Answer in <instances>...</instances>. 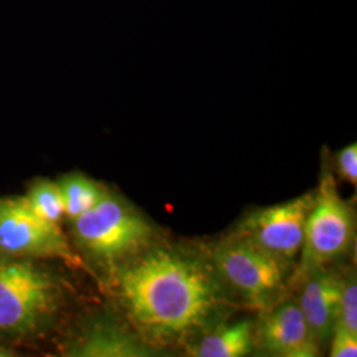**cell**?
<instances>
[{
    "instance_id": "obj_9",
    "label": "cell",
    "mask_w": 357,
    "mask_h": 357,
    "mask_svg": "<svg viewBox=\"0 0 357 357\" xmlns=\"http://www.w3.org/2000/svg\"><path fill=\"white\" fill-rule=\"evenodd\" d=\"M298 306L317 342L326 343L331 339L336 323L343 282L331 273L311 270Z\"/></svg>"
},
{
    "instance_id": "obj_12",
    "label": "cell",
    "mask_w": 357,
    "mask_h": 357,
    "mask_svg": "<svg viewBox=\"0 0 357 357\" xmlns=\"http://www.w3.org/2000/svg\"><path fill=\"white\" fill-rule=\"evenodd\" d=\"M64 202V215L75 221L101 202L107 193L93 180L82 175H69L57 183Z\"/></svg>"
},
{
    "instance_id": "obj_5",
    "label": "cell",
    "mask_w": 357,
    "mask_h": 357,
    "mask_svg": "<svg viewBox=\"0 0 357 357\" xmlns=\"http://www.w3.org/2000/svg\"><path fill=\"white\" fill-rule=\"evenodd\" d=\"M218 274L252 306L266 307L284 287L287 261L237 238L218 248L215 255Z\"/></svg>"
},
{
    "instance_id": "obj_11",
    "label": "cell",
    "mask_w": 357,
    "mask_h": 357,
    "mask_svg": "<svg viewBox=\"0 0 357 357\" xmlns=\"http://www.w3.org/2000/svg\"><path fill=\"white\" fill-rule=\"evenodd\" d=\"M252 351V324L240 321L206 335L192 351L199 357H243Z\"/></svg>"
},
{
    "instance_id": "obj_8",
    "label": "cell",
    "mask_w": 357,
    "mask_h": 357,
    "mask_svg": "<svg viewBox=\"0 0 357 357\" xmlns=\"http://www.w3.org/2000/svg\"><path fill=\"white\" fill-rule=\"evenodd\" d=\"M261 339L273 355L283 357H314L318 342L295 302H286L270 311L261 324Z\"/></svg>"
},
{
    "instance_id": "obj_14",
    "label": "cell",
    "mask_w": 357,
    "mask_h": 357,
    "mask_svg": "<svg viewBox=\"0 0 357 357\" xmlns=\"http://www.w3.org/2000/svg\"><path fill=\"white\" fill-rule=\"evenodd\" d=\"M335 326L357 335V284L355 277L343 282Z\"/></svg>"
},
{
    "instance_id": "obj_6",
    "label": "cell",
    "mask_w": 357,
    "mask_h": 357,
    "mask_svg": "<svg viewBox=\"0 0 357 357\" xmlns=\"http://www.w3.org/2000/svg\"><path fill=\"white\" fill-rule=\"evenodd\" d=\"M0 250L6 255L77 262L60 227L40 218L24 197L0 199Z\"/></svg>"
},
{
    "instance_id": "obj_3",
    "label": "cell",
    "mask_w": 357,
    "mask_h": 357,
    "mask_svg": "<svg viewBox=\"0 0 357 357\" xmlns=\"http://www.w3.org/2000/svg\"><path fill=\"white\" fill-rule=\"evenodd\" d=\"M73 222L77 241L107 261L139 250L153 236L150 224L138 212L109 193Z\"/></svg>"
},
{
    "instance_id": "obj_7",
    "label": "cell",
    "mask_w": 357,
    "mask_h": 357,
    "mask_svg": "<svg viewBox=\"0 0 357 357\" xmlns=\"http://www.w3.org/2000/svg\"><path fill=\"white\" fill-rule=\"evenodd\" d=\"M314 200L315 193L308 192L255 212L245 220L238 238L289 262L302 249L307 216Z\"/></svg>"
},
{
    "instance_id": "obj_16",
    "label": "cell",
    "mask_w": 357,
    "mask_h": 357,
    "mask_svg": "<svg viewBox=\"0 0 357 357\" xmlns=\"http://www.w3.org/2000/svg\"><path fill=\"white\" fill-rule=\"evenodd\" d=\"M337 171L348 183H357V144L352 143L337 155Z\"/></svg>"
},
{
    "instance_id": "obj_1",
    "label": "cell",
    "mask_w": 357,
    "mask_h": 357,
    "mask_svg": "<svg viewBox=\"0 0 357 357\" xmlns=\"http://www.w3.org/2000/svg\"><path fill=\"white\" fill-rule=\"evenodd\" d=\"M131 318L150 336L175 339L204 327L221 305L212 274L193 258L155 250L119 274Z\"/></svg>"
},
{
    "instance_id": "obj_2",
    "label": "cell",
    "mask_w": 357,
    "mask_h": 357,
    "mask_svg": "<svg viewBox=\"0 0 357 357\" xmlns=\"http://www.w3.org/2000/svg\"><path fill=\"white\" fill-rule=\"evenodd\" d=\"M59 286L51 274L29 262H0V331L28 336L54 312Z\"/></svg>"
},
{
    "instance_id": "obj_10",
    "label": "cell",
    "mask_w": 357,
    "mask_h": 357,
    "mask_svg": "<svg viewBox=\"0 0 357 357\" xmlns=\"http://www.w3.org/2000/svg\"><path fill=\"white\" fill-rule=\"evenodd\" d=\"M70 356L78 357H141L150 351L138 343L128 332L112 324L96 326L72 349Z\"/></svg>"
},
{
    "instance_id": "obj_15",
    "label": "cell",
    "mask_w": 357,
    "mask_h": 357,
    "mask_svg": "<svg viewBox=\"0 0 357 357\" xmlns=\"http://www.w3.org/2000/svg\"><path fill=\"white\" fill-rule=\"evenodd\" d=\"M332 357H356L357 335L347 331L340 326H335L331 335Z\"/></svg>"
},
{
    "instance_id": "obj_13",
    "label": "cell",
    "mask_w": 357,
    "mask_h": 357,
    "mask_svg": "<svg viewBox=\"0 0 357 357\" xmlns=\"http://www.w3.org/2000/svg\"><path fill=\"white\" fill-rule=\"evenodd\" d=\"M26 204L40 218L59 225L64 216V202L57 183L41 180L24 196Z\"/></svg>"
},
{
    "instance_id": "obj_4",
    "label": "cell",
    "mask_w": 357,
    "mask_h": 357,
    "mask_svg": "<svg viewBox=\"0 0 357 357\" xmlns=\"http://www.w3.org/2000/svg\"><path fill=\"white\" fill-rule=\"evenodd\" d=\"M354 230L352 208L340 197L331 175H326L307 216L301 249L303 268L311 271L344 255L354 240Z\"/></svg>"
}]
</instances>
